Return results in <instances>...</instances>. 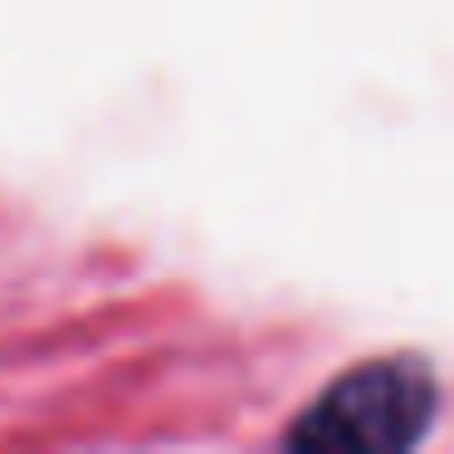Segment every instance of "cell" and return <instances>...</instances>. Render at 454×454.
<instances>
[{"instance_id": "obj_1", "label": "cell", "mask_w": 454, "mask_h": 454, "mask_svg": "<svg viewBox=\"0 0 454 454\" xmlns=\"http://www.w3.org/2000/svg\"><path fill=\"white\" fill-rule=\"evenodd\" d=\"M440 381L411 352L372 356L313 395L284 430L288 450L313 454H405L430 434Z\"/></svg>"}]
</instances>
